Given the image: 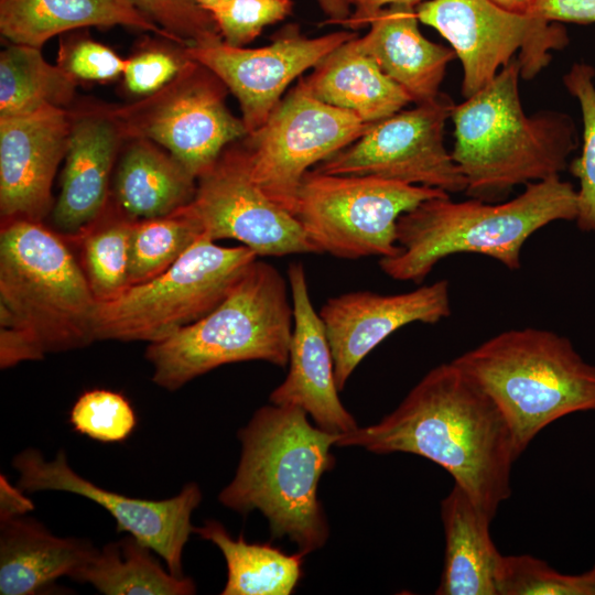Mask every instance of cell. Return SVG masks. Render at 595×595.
<instances>
[{"label": "cell", "mask_w": 595, "mask_h": 595, "mask_svg": "<svg viewBox=\"0 0 595 595\" xmlns=\"http://www.w3.org/2000/svg\"><path fill=\"white\" fill-rule=\"evenodd\" d=\"M336 446L430 459L490 520L511 496V469L520 456L500 409L452 360L425 374L379 422L340 434Z\"/></svg>", "instance_id": "obj_1"}, {"label": "cell", "mask_w": 595, "mask_h": 595, "mask_svg": "<svg viewBox=\"0 0 595 595\" xmlns=\"http://www.w3.org/2000/svg\"><path fill=\"white\" fill-rule=\"evenodd\" d=\"M338 436L311 424L299 407L259 408L238 431L239 463L218 501L241 515L260 511L271 538H288L303 555L323 548L329 527L317 487L334 467Z\"/></svg>", "instance_id": "obj_2"}, {"label": "cell", "mask_w": 595, "mask_h": 595, "mask_svg": "<svg viewBox=\"0 0 595 595\" xmlns=\"http://www.w3.org/2000/svg\"><path fill=\"white\" fill-rule=\"evenodd\" d=\"M520 77L519 62L513 58L452 111L455 142L451 154L470 198L496 203L517 185L560 176L577 148L576 126L567 113H524Z\"/></svg>", "instance_id": "obj_3"}, {"label": "cell", "mask_w": 595, "mask_h": 595, "mask_svg": "<svg viewBox=\"0 0 595 595\" xmlns=\"http://www.w3.org/2000/svg\"><path fill=\"white\" fill-rule=\"evenodd\" d=\"M524 186L502 203L454 202L450 195L423 201L399 217L401 252L379 259L380 269L393 280L420 284L442 259L476 253L519 270L523 245L536 231L577 216L576 190L560 176Z\"/></svg>", "instance_id": "obj_4"}, {"label": "cell", "mask_w": 595, "mask_h": 595, "mask_svg": "<svg viewBox=\"0 0 595 595\" xmlns=\"http://www.w3.org/2000/svg\"><path fill=\"white\" fill-rule=\"evenodd\" d=\"M452 361L500 409L519 455L558 419L595 412V366L553 331L507 329Z\"/></svg>", "instance_id": "obj_5"}, {"label": "cell", "mask_w": 595, "mask_h": 595, "mask_svg": "<svg viewBox=\"0 0 595 595\" xmlns=\"http://www.w3.org/2000/svg\"><path fill=\"white\" fill-rule=\"evenodd\" d=\"M292 329L286 281L273 266L255 260L208 314L148 344L145 359L152 381L175 391L227 364L264 360L285 367Z\"/></svg>", "instance_id": "obj_6"}, {"label": "cell", "mask_w": 595, "mask_h": 595, "mask_svg": "<svg viewBox=\"0 0 595 595\" xmlns=\"http://www.w3.org/2000/svg\"><path fill=\"white\" fill-rule=\"evenodd\" d=\"M96 300L84 269L42 221H2L0 323L25 329L44 357L95 340Z\"/></svg>", "instance_id": "obj_7"}, {"label": "cell", "mask_w": 595, "mask_h": 595, "mask_svg": "<svg viewBox=\"0 0 595 595\" xmlns=\"http://www.w3.org/2000/svg\"><path fill=\"white\" fill-rule=\"evenodd\" d=\"M257 257L244 245L223 247L201 236L163 273L97 302L95 340L150 344L171 336L214 310Z\"/></svg>", "instance_id": "obj_8"}, {"label": "cell", "mask_w": 595, "mask_h": 595, "mask_svg": "<svg viewBox=\"0 0 595 595\" xmlns=\"http://www.w3.org/2000/svg\"><path fill=\"white\" fill-rule=\"evenodd\" d=\"M445 195L450 194L439 188L376 176L310 170L298 190L292 215L318 253L390 258L401 252L399 217L423 201Z\"/></svg>", "instance_id": "obj_9"}, {"label": "cell", "mask_w": 595, "mask_h": 595, "mask_svg": "<svg viewBox=\"0 0 595 595\" xmlns=\"http://www.w3.org/2000/svg\"><path fill=\"white\" fill-rule=\"evenodd\" d=\"M226 88L214 73L190 60L159 91L108 110L123 137L160 144L197 180L228 144L248 136L241 118L225 104Z\"/></svg>", "instance_id": "obj_10"}, {"label": "cell", "mask_w": 595, "mask_h": 595, "mask_svg": "<svg viewBox=\"0 0 595 595\" xmlns=\"http://www.w3.org/2000/svg\"><path fill=\"white\" fill-rule=\"evenodd\" d=\"M419 21L445 37L463 67L462 94L470 97L517 57L523 79L537 76L563 50L569 35L560 22L507 11L491 0H429Z\"/></svg>", "instance_id": "obj_11"}, {"label": "cell", "mask_w": 595, "mask_h": 595, "mask_svg": "<svg viewBox=\"0 0 595 595\" xmlns=\"http://www.w3.org/2000/svg\"><path fill=\"white\" fill-rule=\"evenodd\" d=\"M371 125L316 99L301 78L241 147L255 183L292 214L305 173L355 142Z\"/></svg>", "instance_id": "obj_12"}, {"label": "cell", "mask_w": 595, "mask_h": 595, "mask_svg": "<svg viewBox=\"0 0 595 595\" xmlns=\"http://www.w3.org/2000/svg\"><path fill=\"white\" fill-rule=\"evenodd\" d=\"M455 104L446 94L372 123L355 142L322 161L315 171L376 176L446 193L466 190V180L444 145L445 122Z\"/></svg>", "instance_id": "obj_13"}, {"label": "cell", "mask_w": 595, "mask_h": 595, "mask_svg": "<svg viewBox=\"0 0 595 595\" xmlns=\"http://www.w3.org/2000/svg\"><path fill=\"white\" fill-rule=\"evenodd\" d=\"M183 208L210 240L235 239L262 257L318 253L299 220L255 183L241 145L225 149L197 177Z\"/></svg>", "instance_id": "obj_14"}, {"label": "cell", "mask_w": 595, "mask_h": 595, "mask_svg": "<svg viewBox=\"0 0 595 595\" xmlns=\"http://www.w3.org/2000/svg\"><path fill=\"white\" fill-rule=\"evenodd\" d=\"M17 485L24 491H65L96 502L110 513L119 532H127L150 547L175 576H185L183 552L194 533L192 515L203 495L196 483H188L167 499L150 500L105 489L76 473L66 452L60 450L46 461L40 450L25 448L12 458Z\"/></svg>", "instance_id": "obj_15"}, {"label": "cell", "mask_w": 595, "mask_h": 595, "mask_svg": "<svg viewBox=\"0 0 595 595\" xmlns=\"http://www.w3.org/2000/svg\"><path fill=\"white\" fill-rule=\"evenodd\" d=\"M357 36L356 32L339 31L307 37L296 26H286L263 47H236L218 39L186 46L184 51L235 95L249 134L263 125L295 78Z\"/></svg>", "instance_id": "obj_16"}, {"label": "cell", "mask_w": 595, "mask_h": 595, "mask_svg": "<svg viewBox=\"0 0 595 595\" xmlns=\"http://www.w3.org/2000/svg\"><path fill=\"white\" fill-rule=\"evenodd\" d=\"M452 313L446 279L400 294L354 291L328 299L318 314L328 338L338 390L388 336L412 324H436Z\"/></svg>", "instance_id": "obj_17"}, {"label": "cell", "mask_w": 595, "mask_h": 595, "mask_svg": "<svg viewBox=\"0 0 595 595\" xmlns=\"http://www.w3.org/2000/svg\"><path fill=\"white\" fill-rule=\"evenodd\" d=\"M73 117L64 108L0 118V213L2 221H42L65 158Z\"/></svg>", "instance_id": "obj_18"}, {"label": "cell", "mask_w": 595, "mask_h": 595, "mask_svg": "<svg viewBox=\"0 0 595 595\" xmlns=\"http://www.w3.org/2000/svg\"><path fill=\"white\" fill-rule=\"evenodd\" d=\"M288 283L293 306L289 371L269 400L273 404L303 409L315 425L326 432L338 435L350 432L358 425L338 397L328 338L312 305L302 263L289 266Z\"/></svg>", "instance_id": "obj_19"}, {"label": "cell", "mask_w": 595, "mask_h": 595, "mask_svg": "<svg viewBox=\"0 0 595 595\" xmlns=\"http://www.w3.org/2000/svg\"><path fill=\"white\" fill-rule=\"evenodd\" d=\"M121 129L109 110L73 117L61 193L53 208L55 226L82 234L102 214Z\"/></svg>", "instance_id": "obj_20"}, {"label": "cell", "mask_w": 595, "mask_h": 595, "mask_svg": "<svg viewBox=\"0 0 595 595\" xmlns=\"http://www.w3.org/2000/svg\"><path fill=\"white\" fill-rule=\"evenodd\" d=\"M414 7L392 4L370 21L369 32L357 37L361 52L401 86L415 104L435 99L453 48L431 42L419 30Z\"/></svg>", "instance_id": "obj_21"}, {"label": "cell", "mask_w": 595, "mask_h": 595, "mask_svg": "<svg viewBox=\"0 0 595 595\" xmlns=\"http://www.w3.org/2000/svg\"><path fill=\"white\" fill-rule=\"evenodd\" d=\"M97 549L83 538L57 537L25 515L0 519V594H40L58 577L72 578Z\"/></svg>", "instance_id": "obj_22"}, {"label": "cell", "mask_w": 595, "mask_h": 595, "mask_svg": "<svg viewBox=\"0 0 595 595\" xmlns=\"http://www.w3.org/2000/svg\"><path fill=\"white\" fill-rule=\"evenodd\" d=\"M125 25L185 46L131 0H0V31L13 44L41 48L53 36L66 31Z\"/></svg>", "instance_id": "obj_23"}, {"label": "cell", "mask_w": 595, "mask_h": 595, "mask_svg": "<svg viewBox=\"0 0 595 595\" xmlns=\"http://www.w3.org/2000/svg\"><path fill=\"white\" fill-rule=\"evenodd\" d=\"M444 565L436 595H498L501 554L490 537V520L456 484L441 501Z\"/></svg>", "instance_id": "obj_24"}, {"label": "cell", "mask_w": 595, "mask_h": 595, "mask_svg": "<svg viewBox=\"0 0 595 595\" xmlns=\"http://www.w3.org/2000/svg\"><path fill=\"white\" fill-rule=\"evenodd\" d=\"M357 37L324 57L303 82L316 99L375 123L402 110L412 98L360 51Z\"/></svg>", "instance_id": "obj_25"}, {"label": "cell", "mask_w": 595, "mask_h": 595, "mask_svg": "<svg viewBox=\"0 0 595 595\" xmlns=\"http://www.w3.org/2000/svg\"><path fill=\"white\" fill-rule=\"evenodd\" d=\"M197 180L169 152L147 139H133L122 155L115 177V195L121 213L139 220L161 217L186 206Z\"/></svg>", "instance_id": "obj_26"}, {"label": "cell", "mask_w": 595, "mask_h": 595, "mask_svg": "<svg viewBox=\"0 0 595 595\" xmlns=\"http://www.w3.org/2000/svg\"><path fill=\"white\" fill-rule=\"evenodd\" d=\"M158 554L128 534L97 549L72 580L94 586L105 595H191L196 593L190 576H175L160 563Z\"/></svg>", "instance_id": "obj_27"}, {"label": "cell", "mask_w": 595, "mask_h": 595, "mask_svg": "<svg viewBox=\"0 0 595 595\" xmlns=\"http://www.w3.org/2000/svg\"><path fill=\"white\" fill-rule=\"evenodd\" d=\"M194 533L224 555L227 580L221 595H290L302 576L303 554H286L269 543L234 539L217 520L194 527Z\"/></svg>", "instance_id": "obj_28"}, {"label": "cell", "mask_w": 595, "mask_h": 595, "mask_svg": "<svg viewBox=\"0 0 595 595\" xmlns=\"http://www.w3.org/2000/svg\"><path fill=\"white\" fill-rule=\"evenodd\" d=\"M76 84L57 64L47 63L39 47L12 44L0 55V118L63 108L73 100Z\"/></svg>", "instance_id": "obj_29"}, {"label": "cell", "mask_w": 595, "mask_h": 595, "mask_svg": "<svg viewBox=\"0 0 595 595\" xmlns=\"http://www.w3.org/2000/svg\"><path fill=\"white\" fill-rule=\"evenodd\" d=\"M201 236L199 225L183 207L165 216L134 220L130 237V286L163 273Z\"/></svg>", "instance_id": "obj_30"}, {"label": "cell", "mask_w": 595, "mask_h": 595, "mask_svg": "<svg viewBox=\"0 0 595 595\" xmlns=\"http://www.w3.org/2000/svg\"><path fill=\"white\" fill-rule=\"evenodd\" d=\"M134 219L122 216L99 221L83 235L84 272L96 302H108L129 286L130 237Z\"/></svg>", "instance_id": "obj_31"}, {"label": "cell", "mask_w": 595, "mask_h": 595, "mask_svg": "<svg viewBox=\"0 0 595 595\" xmlns=\"http://www.w3.org/2000/svg\"><path fill=\"white\" fill-rule=\"evenodd\" d=\"M595 68L586 63H574L563 75V84L581 109L583 143L581 155L570 164L578 180L577 227L595 231Z\"/></svg>", "instance_id": "obj_32"}, {"label": "cell", "mask_w": 595, "mask_h": 595, "mask_svg": "<svg viewBox=\"0 0 595 595\" xmlns=\"http://www.w3.org/2000/svg\"><path fill=\"white\" fill-rule=\"evenodd\" d=\"M498 595H595V564L580 574H564L530 554L502 555Z\"/></svg>", "instance_id": "obj_33"}, {"label": "cell", "mask_w": 595, "mask_h": 595, "mask_svg": "<svg viewBox=\"0 0 595 595\" xmlns=\"http://www.w3.org/2000/svg\"><path fill=\"white\" fill-rule=\"evenodd\" d=\"M69 422L76 432L95 441L118 443L131 435L138 421L133 408L121 393L93 389L75 401Z\"/></svg>", "instance_id": "obj_34"}, {"label": "cell", "mask_w": 595, "mask_h": 595, "mask_svg": "<svg viewBox=\"0 0 595 595\" xmlns=\"http://www.w3.org/2000/svg\"><path fill=\"white\" fill-rule=\"evenodd\" d=\"M292 7L291 0H231L209 13L223 41L230 46L242 47L267 25L285 19Z\"/></svg>", "instance_id": "obj_35"}, {"label": "cell", "mask_w": 595, "mask_h": 595, "mask_svg": "<svg viewBox=\"0 0 595 595\" xmlns=\"http://www.w3.org/2000/svg\"><path fill=\"white\" fill-rule=\"evenodd\" d=\"M159 26L185 46L223 39L213 15L196 0H131Z\"/></svg>", "instance_id": "obj_36"}, {"label": "cell", "mask_w": 595, "mask_h": 595, "mask_svg": "<svg viewBox=\"0 0 595 595\" xmlns=\"http://www.w3.org/2000/svg\"><path fill=\"white\" fill-rule=\"evenodd\" d=\"M127 60L123 82L127 90L148 97L171 83L190 62L184 47L172 52L165 46L151 45Z\"/></svg>", "instance_id": "obj_37"}, {"label": "cell", "mask_w": 595, "mask_h": 595, "mask_svg": "<svg viewBox=\"0 0 595 595\" xmlns=\"http://www.w3.org/2000/svg\"><path fill=\"white\" fill-rule=\"evenodd\" d=\"M126 62L110 47L85 37L63 42L57 57V65L76 82L113 80L123 75Z\"/></svg>", "instance_id": "obj_38"}, {"label": "cell", "mask_w": 595, "mask_h": 595, "mask_svg": "<svg viewBox=\"0 0 595 595\" xmlns=\"http://www.w3.org/2000/svg\"><path fill=\"white\" fill-rule=\"evenodd\" d=\"M44 357L30 334L14 323H0V367L8 369L23 361Z\"/></svg>", "instance_id": "obj_39"}, {"label": "cell", "mask_w": 595, "mask_h": 595, "mask_svg": "<svg viewBox=\"0 0 595 595\" xmlns=\"http://www.w3.org/2000/svg\"><path fill=\"white\" fill-rule=\"evenodd\" d=\"M529 15L560 23H594L595 0H537Z\"/></svg>", "instance_id": "obj_40"}, {"label": "cell", "mask_w": 595, "mask_h": 595, "mask_svg": "<svg viewBox=\"0 0 595 595\" xmlns=\"http://www.w3.org/2000/svg\"><path fill=\"white\" fill-rule=\"evenodd\" d=\"M34 505L18 485L13 486L6 475L0 476V519L24 516Z\"/></svg>", "instance_id": "obj_41"}, {"label": "cell", "mask_w": 595, "mask_h": 595, "mask_svg": "<svg viewBox=\"0 0 595 595\" xmlns=\"http://www.w3.org/2000/svg\"><path fill=\"white\" fill-rule=\"evenodd\" d=\"M422 0H354V8L349 19L343 24L350 30H358L369 25L372 18L383 8L392 4L414 7Z\"/></svg>", "instance_id": "obj_42"}, {"label": "cell", "mask_w": 595, "mask_h": 595, "mask_svg": "<svg viewBox=\"0 0 595 595\" xmlns=\"http://www.w3.org/2000/svg\"><path fill=\"white\" fill-rule=\"evenodd\" d=\"M327 17V23L343 25L351 15L354 0H316Z\"/></svg>", "instance_id": "obj_43"}, {"label": "cell", "mask_w": 595, "mask_h": 595, "mask_svg": "<svg viewBox=\"0 0 595 595\" xmlns=\"http://www.w3.org/2000/svg\"><path fill=\"white\" fill-rule=\"evenodd\" d=\"M491 1L507 11L519 13V14H529L530 10L532 9L537 0H491Z\"/></svg>", "instance_id": "obj_44"}, {"label": "cell", "mask_w": 595, "mask_h": 595, "mask_svg": "<svg viewBox=\"0 0 595 595\" xmlns=\"http://www.w3.org/2000/svg\"><path fill=\"white\" fill-rule=\"evenodd\" d=\"M231 0H196V2L206 11L210 12L217 7H220Z\"/></svg>", "instance_id": "obj_45"}]
</instances>
